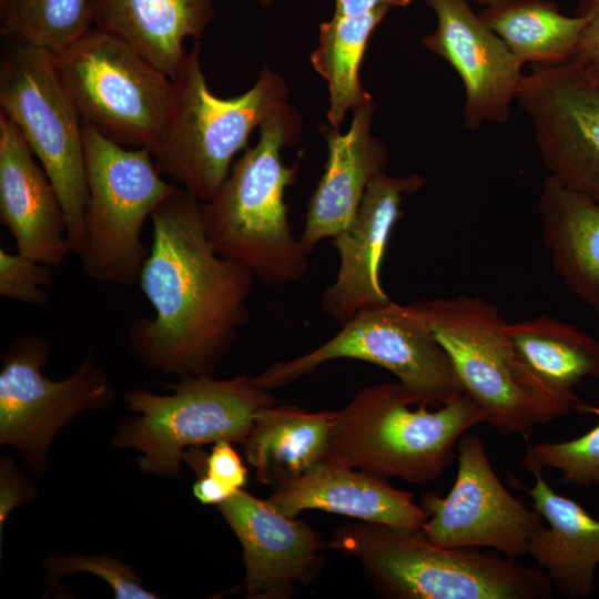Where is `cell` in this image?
Masks as SVG:
<instances>
[{
	"instance_id": "4dcf8cb0",
	"label": "cell",
	"mask_w": 599,
	"mask_h": 599,
	"mask_svg": "<svg viewBox=\"0 0 599 599\" xmlns=\"http://www.w3.org/2000/svg\"><path fill=\"white\" fill-rule=\"evenodd\" d=\"M51 285L50 266L0 247V295L3 298L45 307L50 301L47 288Z\"/></svg>"
},
{
	"instance_id": "4fadbf2b",
	"label": "cell",
	"mask_w": 599,
	"mask_h": 599,
	"mask_svg": "<svg viewBox=\"0 0 599 599\" xmlns=\"http://www.w3.org/2000/svg\"><path fill=\"white\" fill-rule=\"evenodd\" d=\"M516 101L548 176L599 203V82L572 61L534 64Z\"/></svg>"
},
{
	"instance_id": "f546056e",
	"label": "cell",
	"mask_w": 599,
	"mask_h": 599,
	"mask_svg": "<svg viewBox=\"0 0 599 599\" xmlns=\"http://www.w3.org/2000/svg\"><path fill=\"white\" fill-rule=\"evenodd\" d=\"M45 568L55 576L80 571L97 575L112 587L116 599L158 598L156 595L142 587L141 580L133 569L109 555L52 556L47 559Z\"/></svg>"
},
{
	"instance_id": "f1b7e54d",
	"label": "cell",
	"mask_w": 599,
	"mask_h": 599,
	"mask_svg": "<svg viewBox=\"0 0 599 599\" xmlns=\"http://www.w3.org/2000/svg\"><path fill=\"white\" fill-rule=\"evenodd\" d=\"M582 414L599 417V407L586 404ZM521 467L532 475L548 467L560 470L565 484L583 488L599 486V423L577 438L529 446Z\"/></svg>"
},
{
	"instance_id": "52a82bcc",
	"label": "cell",
	"mask_w": 599,
	"mask_h": 599,
	"mask_svg": "<svg viewBox=\"0 0 599 599\" xmlns=\"http://www.w3.org/2000/svg\"><path fill=\"white\" fill-rule=\"evenodd\" d=\"M88 202L84 273L99 283L138 284L150 247L141 232L156 206L180 187L164 181L152 153L126 148L82 122Z\"/></svg>"
},
{
	"instance_id": "74e56055",
	"label": "cell",
	"mask_w": 599,
	"mask_h": 599,
	"mask_svg": "<svg viewBox=\"0 0 599 599\" xmlns=\"http://www.w3.org/2000/svg\"><path fill=\"white\" fill-rule=\"evenodd\" d=\"M262 4L267 6L272 2V0H258Z\"/></svg>"
},
{
	"instance_id": "e0dca14e",
	"label": "cell",
	"mask_w": 599,
	"mask_h": 599,
	"mask_svg": "<svg viewBox=\"0 0 599 599\" xmlns=\"http://www.w3.org/2000/svg\"><path fill=\"white\" fill-rule=\"evenodd\" d=\"M424 182L419 174H377L368 183L353 221L333 237L339 267L335 282L323 292L321 307L342 326L359 311L392 301L380 283L382 260L400 216L403 196L417 192Z\"/></svg>"
},
{
	"instance_id": "d6a6232c",
	"label": "cell",
	"mask_w": 599,
	"mask_h": 599,
	"mask_svg": "<svg viewBox=\"0 0 599 599\" xmlns=\"http://www.w3.org/2000/svg\"><path fill=\"white\" fill-rule=\"evenodd\" d=\"M577 14L586 24L572 62L599 82V0H580Z\"/></svg>"
},
{
	"instance_id": "2e32d148",
	"label": "cell",
	"mask_w": 599,
	"mask_h": 599,
	"mask_svg": "<svg viewBox=\"0 0 599 599\" xmlns=\"http://www.w3.org/2000/svg\"><path fill=\"white\" fill-rule=\"evenodd\" d=\"M424 1L435 12L437 27L420 42L460 77L464 125L477 131L484 124H505L521 84L522 67L466 0Z\"/></svg>"
},
{
	"instance_id": "ffe728a7",
	"label": "cell",
	"mask_w": 599,
	"mask_h": 599,
	"mask_svg": "<svg viewBox=\"0 0 599 599\" xmlns=\"http://www.w3.org/2000/svg\"><path fill=\"white\" fill-rule=\"evenodd\" d=\"M414 495L387 479L322 459L300 477L275 487L266 500L281 514L295 518L319 509L394 528L420 530L427 512Z\"/></svg>"
},
{
	"instance_id": "5bb4252c",
	"label": "cell",
	"mask_w": 599,
	"mask_h": 599,
	"mask_svg": "<svg viewBox=\"0 0 599 599\" xmlns=\"http://www.w3.org/2000/svg\"><path fill=\"white\" fill-rule=\"evenodd\" d=\"M457 450V475L449 493L444 497L426 493L420 498L428 515L422 532L445 548H487L515 559L525 556L544 518L505 488L479 435L465 433Z\"/></svg>"
},
{
	"instance_id": "9c48e42d",
	"label": "cell",
	"mask_w": 599,
	"mask_h": 599,
	"mask_svg": "<svg viewBox=\"0 0 599 599\" xmlns=\"http://www.w3.org/2000/svg\"><path fill=\"white\" fill-rule=\"evenodd\" d=\"M167 388L173 394L126 393L128 408L139 416L123 422L114 439L118 447L140 450L141 469L160 476L180 471L186 448L219 441L244 444L257 413L274 404L271 390L246 373L230 379L184 377Z\"/></svg>"
},
{
	"instance_id": "f35d334b",
	"label": "cell",
	"mask_w": 599,
	"mask_h": 599,
	"mask_svg": "<svg viewBox=\"0 0 599 599\" xmlns=\"http://www.w3.org/2000/svg\"><path fill=\"white\" fill-rule=\"evenodd\" d=\"M6 0H0V6Z\"/></svg>"
},
{
	"instance_id": "44dd1931",
	"label": "cell",
	"mask_w": 599,
	"mask_h": 599,
	"mask_svg": "<svg viewBox=\"0 0 599 599\" xmlns=\"http://www.w3.org/2000/svg\"><path fill=\"white\" fill-rule=\"evenodd\" d=\"M534 476L532 487L509 479L531 497L530 506L545 520L532 532L528 554L565 597L586 598L595 589L599 565V520L578 501L557 494L541 471Z\"/></svg>"
},
{
	"instance_id": "d590c367",
	"label": "cell",
	"mask_w": 599,
	"mask_h": 599,
	"mask_svg": "<svg viewBox=\"0 0 599 599\" xmlns=\"http://www.w3.org/2000/svg\"><path fill=\"white\" fill-rule=\"evenodd\" d=\"M335 13L359 16L378 7H407L410 0H335Z\"/></svg>"
},
{
	"instance_id": "8fae6325",
	"label": "cell",
	"mask_w": 599,
	"mask_h": 599,
	"mask_svg": "<svg viewBox=\"0 0 599 599\" xmlns=\"http://www.w3.org/2000/svg\"><path fill=\"white\" fill-rule=\"evenodd\" d=\"M0 62V106L21 131L61 202L71 252L85 251L88 186L82 121L57 72L53 53L9 42Z\"/></svg>"
},
{
	"instance_id": "8992f818",
	"label": "cell",
	"mask_w": 599,
	"mask_h": 599,
	"mask_svg": "<svg viewBox=\"0 0 599 599\" xmlns=\"http://www.w3.org/2000/svg\"><path fill=\"white\" fill-rule=\"evenodd\" d=\"M464 393L501 436L528 434L573 412L551 395L519 359L496 305L458 295L419 301Z\"/></svg>"
},
{
	"instance_id": "ac0fdd59",
	"label": "cell",
	"mask_w": 599,
	"mask_h": 599,
	"mask_svg": "<svg viewBox=\"0 0 599 599\" xmlns=\"http://www.w3.org/2000/svg\"><path fill=\"white\" fill-rule=\"evenodd\" d=\"M33 155L21 131L0 111V222L19 254L60 267L71 252L65 215Z\"/></svg>"
},
{
	"instance_id": "484cf974",
	"label": "cell",
	"mask_w": 599,
	"mask_h": 599,
	"mask_svg": "<svg viewBox=\"0 0 599 599\" xmlns=\"http://www.w3.org/2000/svg\"><path fill=\"white\" fill-rule=\"evenodd\" d=\"M522 67L571 62L586 24L548 0H496L478 13Z\"/></svg>"
},
{
	"instance_id": "4316f807",
	"label": "cell",
	"mask_w": 599,
	"mask_h": 599,
	"mask_svg": "<svg viewBox=\"0 0 599 599\" xmlns=\"http://www.w3.org/2000/svg\"><path fill=\"white\" fill-rule=\"evenodd\" d=\"M388 7H378L359 16L334 12L319 26V44L311 54L314 69L326 80L329 91L327 119L338 129L348 110L373 100L359 80V68L367 42Z\"/></svg>"
},
{
	"instance_id": "5b68a950",
	"label": "cell",
	"mask_w": 599,
	"mask_h": 599,
	"mask_svg": "<svg viewBox=\"0 0 599 599\" xmlns=\"http://www.w3.org/2000/svg\"><path fill=\"white\" fill-rule=\"evenodd\" d=\"M173 82L171 113L151 153L163 176L207 202L230 174L234 156L248 146L252 131L288 104L290 91L278 73L263 68L243 94L215 97L202 70L201 41H194Z\"/></svg>"
},
{
	"instance_id": "30bf717a",
	"label": "cell",
	"mask_w": 599,
	"mask_h": 599,
	"mask_svg": "<svg viewBox=\"0 0 599 599\" xmlns=\"http://www.w3.org/2000/svg\"><path fill=\"white\" fill-rule=\"evenodd\" d=\"M338 358L359 359L387 369L414 406L438 408L464 393L420 302L402 305L389 301L364 308L315 349L276 362L254 378L261 387L272 390Z\"/></svg>"
},
{
	"instance_id": "603a6c76",
	"label": "cell",
	"mask_w": 599,
	"mask_h": 599,
	"mask_svg": "<svg viewBox=\"0 0 599 599\" xmlns=\"http://www.w3.org/2000/svg\"><path fill=\"white\" fill-rule=\"evenodd\" d=\"M537 211L555 272L599 318V203L547 175Z\"/></svg>"
},
{
	"instance_id": "9a60e30c",
	"label": "cell",
	"mask_w": 599,
	"mask_h": 599,
	"mask_svg": "<svg viewBox=\"0 0 599 599\" xmlns=\"http://www.w3.org/2000/svg\"><path fill=\"white\" fill-rule=\"evenodd\" d=\"M216 506L243 549L246 598L287 599L318 577L328 547L306 521L244 489Z\"/></svg>"
},
{
	"instance_id": "ba28073f",
	"label": "cell",
	"mask_w": 599,
	"mask_h": 599,
	"mask_svg": "<svg viewBox=\"0 0 599 599\" xmlns=\"http://www.w3.org/2000/svg\"><path fill=\"white\" fill-rule=\"evenodd\" d=\"M81 121L126 148L158 145L174 101V82L118 35L92 28L53 54Z\"/></svg>"
},
{
	"instance_id": "7c38bea8",
	"label": "cell",
	"mask_w": 599,
	"mask_h": 599,
	"mask_svg": "<svg viewBox=\"0 0 599 599\" xmlns=\"http://www.w3.org/2000/svg\"><path fill=\"white\" fill-rule=\"evenodd\" d=\"M49 355L44 338L22 335L2 355L0 369V443L20 450L38 473L62 426L114 398L109 377L91 355L62 380L43 376Z\"/></svg>"
},
{
	"instance_id": "6da1fadb",
	"label": "cell",
	"mask_w": 599,
	"mask_h": 599,
	"mask_svg": "<svg viewBox=\"0 0 599 599\" xmlns=\"http://www.w3.org/2000/svg\"><path fill=\"white\" fill-rule=\"evenodd\" d=\"M152 244L138 284L154 315L129 328L149 369L179 378L213 376L248 319L252 271L209 243L200 201L184 189L153 211Z\"/></svg>"
},
{
	"instance_id": "3957f363",
	"label": "cell",
	"mask_w": 599,
	"mask_h": 599,
	"mask_svg": "<svg viewBox=\"0 0 599 599\" xmlns=\"http://www.w3.org/2000/svg\"><path fill=\"white\" fill-rule=\"evenodd\" d=\"M327 547L357 559L375 591L392 599H547L552 585L493 549L445 548L422 530L357 520L336 527Z\"/></svg>"
},
{
	"instance_id": "d6986e66",
	"label": "cell",
	"mask_w": 599,
	"mask_h": 599,
	"mask_svg": "<svg viewBox=\"0 0 599 599\" xmlns=\"http://www.w3.org/2000/svg\"><path fill=\"white\" fill-rule=\"evenodd\" d=\"M374 100L353 111L349 130L321 124L327 143L324 173L306 210L300 242L307 254L327 237L343 232L356 215L368 183L388 164L386 146L372 134Z\"/></svg>"
},
{
	"instance_id": "83f0119b",
	"label": "cell",
	"mask_w": 599,
	"mask_h": 599,
	"mask_svg": "<svg viewBox=\"0 0 599 599\" xmlns=\"http://www.w3.org/2000/svg\"><path fill=\"white\" fill-rule=\"evenodd\" d=\"M2 38L59 53L92 29V0H6Z\"/></svg>"
},
{
	"instance_id": "cb8c5ba5",
	"label": "cell",
	"mask_w": 599,
	"mask_h": 599,
	"mask_svg": "<svg viewBox=\"0 0 599 599\" xmlns=\"http://www.w3.org/2000/svg\"><path fill=\"white\" fill-rule=\"evenodd\" d=\"M514 348L531 375L556 398L582 414L573 393L585 378L599 379V339L556 317L508 323Z\"/></svg>"
},
{
	"instance_id": "8d00e7d4",
	"label": "cell",
	"mask_w": 599,
	"mask_h": 599,
	"mask_svg": "<svg viewBox=\"0 0 599 599\" xmlns=\"http://www.w3.org/2000/svg\"><path fill=\"white\" fill-rule=\"evenodd\" d=\"M475 1H478V2L484 3V4H489V3H491V2H494L496 0H475Z\"/></svg>"
},
{
	"instance_id": "7a4b0ae2",
	"label": "cell",
	"mask_w": 599,
	"mask_h": 599,
	"mask_svg": "<svg viewBox=\"0 0 599 599\" xmlns=\"http://www.w3.org/2000/svg\"><path fill=\"white\" fill-rule=\"evenodd\" d=\"M302 118L291 104L276 110L260 126V139L233 162L230 174L207 202H200L205 235L215 253L247 266L266 286L302 278L308 254L295 237L284 200L298 165L284 164L282 149L301 136Z\"/></svg>"
},
{
	"instance_id": "d4e9b609",
	"label": "cell",
	"mask_w": 599,
	"mask_h": 599,
	"mask_svg": "<svg viewBox=\"0 0 599 599\" xmlns=\"http://www.w3.org/2000/svg\"><path fill=\"white\" fill-rule=\"evenodd\" d=\"M334 417L335 410L311 413L274 404L262 408L244 441L256 479L277 487L325 458Z\"/></svg>"
},
{
	"instance_id": "277c9868",
	"label": "cell",
	"mask_w": 599,
	"mask_h": 599,
	"mask_svg": "<svg viewBox=\"0 0 599 599\" xmlns=\"http://www.w3.org/2000/svg\"><path fill=\"white\" fill-rule=\"evenodd\" d=\"M410 406L399 383L359 389L335 410L325 459L387 480L398 477L426 484L454 461L460 437L486 422L483 409L466 393L435 410Z\"/></svg>"
},
{
	"instance_id": "836d02e7",
	"label": "cell",
	"mask_w": 599,
	"mask_h": 599,
	"mask_svg": "<svg viewBox=\"0 0 599 599\" xmlns=\"http://www.w3.org/2000/svg\"><path fill=\"white\" fill-rule=\"evenodd\" d=\"M32 485L27 480L12 459L6 457L0 465V542L3 525L10 512L24 505L32 497Z\"/></svg>"
},
{
	"instance_id": "1f68e13d",
	"label": "cell",
	"mask_w": 599,
	"mask_h": 599,
	"mask_svg": "<svg viewBox=\"0 0 599 599\" xmlns=\"http://www.w3.org/2000/svg\"><path fill=\"white\" fill-rule=\"evenodd\" d=\"M183 459L193 467H203L205 475L232 493L246 485L247 470L230 441L215 443L209 456L184 453Z\"/></svg>"
},
{
	"instance_id": "7402d4cb",
	"label": "cell",
	"mask_w": 599,
	"mask_h": 599,
	"mask_svg": "<svg viewBox=\"0 0 599 599\" xmlns=\"http://www.w3.org/2000/svg\"><path fill=\"white\" fill-rule=\"evenodd\" d=\"M95 28L134 47L175 80L185 61L184 41H200L210 27L213 0H92Z\"/></svg>"
},
{
	"instance_id": "e575fe53",
	"label": "cell",
	"mask_w": 599,
	"mask_h": 599,
	"mask_svg": "<svg viewBox=\"0 0 599 599\" xmlns=\"http://www.w3.org/2000/svg\"><path fill=\"white\" fill-rule=\"evenodd\" d=\"M192 493L203 505H219L234 494L204 473L194 483Z\"/></svg>"
}]
</instances>
